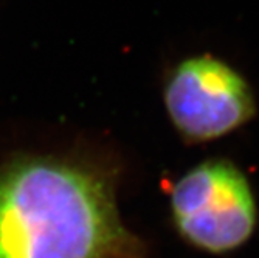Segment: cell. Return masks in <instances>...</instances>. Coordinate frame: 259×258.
I'll use <instances>...</instances> for the list:
<instances>
[{
    "instance_id": "obj_2",
    "label": "cell",
    "mask_w": 259,
    "mask_h": 258,
    "mask_svg": "<svg viewBox=\"0 0 259 258\" xmlns=\"http://www.w3.org/2000/svg\"><path fill=\"white\" fill-rule=\"evenodd\" d=\"M169 205L179 235L213 255L244 246L257 223L251 185L227 159H208L186 171L171 189Z\"/></svg>"
},
{
    "instance_id": "obj_3",
    "label": "cell",
    "mask_w": 259,
    "mask_h": 258,
    "mask_svg": "<svg viewBox=\"0 0 259 258\" xmlns=\"http://www.w3.org/2000/svg\"><path fill=\"white\" fill-rule=\"evenodd\" d=\"M163 98L174 128L190 143L221 138L256 114L247 80L213 55L180 61L164 81Z\"/></svg>"
},
{
    "instance_id": "obj_1",
    "label": "cell",
    "mask_w": 259,
    "mask_h": 258,
    "mask_svg": "<svg viewBox=\"0 0 259 258\" xmlns=\"http://www.w3.org/2000/svg\"><path fill=\"white\" fill-rule=\"evenodd\" d=\"M98 165L23 157L0 170V258H138Z\"/></svg>"
}]
</instances>
